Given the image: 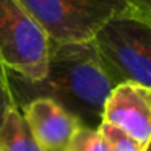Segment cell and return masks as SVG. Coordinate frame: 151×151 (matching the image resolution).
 <instances>
[{"label": "cell", "mask_w": 151, "mask_h": 151, "mask_svg": "<svg viewBox=\"0 0 151 151\" xmlns=\"http://www.w3.org/2000/svg\"><path fill=\"white\" fill-rule=\"evenodd\" d=\"M115 85L135 83L151 89V24L128 13L109 20L93 37Z\"/></svg>", "instance_id": "obj_2"}, {"label": "cell", "mask_w": 151, "mask_h": 151, "mask_svg": "<svg viewBox=\"0 0 151 151\" xmlns=\"http://www.w3.org/2000/svg\"><path fill=\"white\" fill-rule=\"evenodd\" d=\"M0 151H44L36 141L20 107L10 109L0 125Z\"/></svg>", "instance_id": "obj_7"}, {"label": "cell", "mask_w": 151, "mask_h": 151, "mask_svg": "<svg viewBox=\"0 0 151 151\" xmlns=\"http://www.w3.org/2000/svg\"><path fill=\"white\" fill-rule=\"evenodd\" d=\"M143 151H151V141L146 145V146H145V150H143Z\"/></svg>", "instance_id": "obj_12"}, {"label": "cell", "mask_w": 151, "mask_h": 151, "mask_svg": "<svg viewBox=\"0 0 151 151\" xmlns=\"http://www.w3.org/2000/svg\"><path fill=\"white\" fill-rule=\"evenodd\" d=\"M125 13L151 24V0H127Z\"/></svg>", "instance_id": "obj_11"}, {"label": "cell", "mask_w": 151, "mask_h": 151, "mask_svg": "<svg viewBox=\"0 0 151 151\" xmlns=\"http://www.w3.org/2000/svg\"><path fill=\"white\" fill-rule=\"evenodd\" d=\"M67 151H107V148L98 128L80 127L70 140Z\"/></svg>", "instance_id": "obj_9"}, {"label": "cell", "mask_w": 151, "mask_h": 151, "mask_svg": "<svg viewBox=\"0 0 151 151\" xmlns=\"http://www.w3.org/2000/svg\"><path fill=\"white\" fill-rule=\"evenodd\" d=\"M26 124L44 151H67L80 120L50 98H34L20 106Z\"/></svg>", "instance_id": "obj_6"}, {"label": "cell", "mask_w": 151, "mask_h": 151, "mask_svg": "<svg viewBox=\"0 0 151 151\" xmlns=\"http://www.w3.org/2000/svg\"><path fill=\"white\" fill-rule=\"evenodd\" d=\"M102 122L146 146L151 141V89L135 83L117 85L104 104Z\"/></svg>", "instance_id": "obj_5"}, {"label": "cell", "mask_w": 151, "mask_h": 151, "mask_svg": "<svg viewBox=\"0 0 151 151\" xmlns=\"http://www.w3.org/2000/svg\"><path fill=\"white\" fill-rule=\"evenodd\" d=\"M13 107H17V102H15L13 93H12L8 70L2 62V57H0V125H2L4 119L7 117L8 111Z\"/></svg>", "instance_id": "obj_10"}, {"label": "cell", "mask_w": 151, "mask_h": 151, "mask_svg": "<svg viewBox=\"0 0 151 151\" xmlns=\"http://www.w3.org/2000/svg\"><path fill=\"white\" fill-rule=\"evenodd\" d=\"M17 107L34 98H50L76 117L83 127L98 128L109 94L115 88L93 41L50 42L47 73L28 81L8 72Z\"/></svg>", "instance_id": "obj_1"}, {"label": "cell", "mask_w": 151, "mask_h": 151, "mask_svg": "<svg viewBox=\"0 0 151 151\" xmlns=\"http://www.w3.org/2000/svg\"><path fill=\"white\" fill-rule=\"evenodd\" d=\"M50 42H86L114 17L127 10V0H20Z\"/></svg>", "instance_id": "obj_3"}, {"label": "cell", "mask_w": 151, "mask_h": 151, "mask_svg": "<svg viewBox=\"0 0 151 151\" xmlns=\"http://www.w3.org/2000/svg\"><path fill=\"white\" fill-rule=\"evenodd\" d=\"M98 130L101 133V137L104 138L107 151H143L145 150V146H141L133 138L128 137L125 132H122L120 128L114 127L111 124L101 122Z\"/></svg>", "instance_id": "obj_8"}, {"label": "cell", "mask_w": 151, "mask_h": 151, "mask_svg": "<svg viewBox=\"0 0 151 151\" xmlns=\"http://www.w3.org/2000/svg\"><path fill=\"white\" fill-rule=\"evenodd\" d=\"M50 41L20 0H0V57L8 72L41 81L47 73Z\"/></svg>", "instance_id": "obj_4"}]
</instances>
